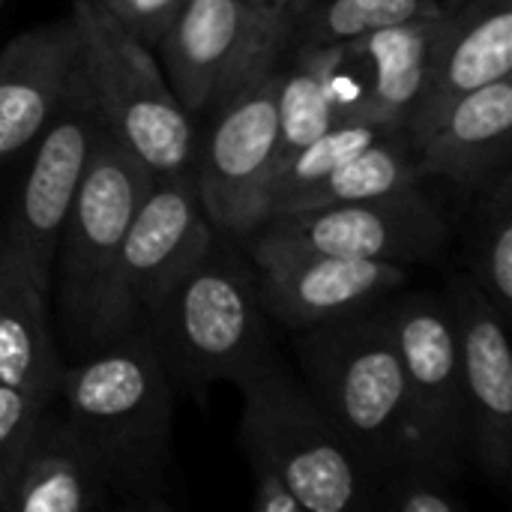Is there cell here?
Instances as JSON below:
<instances>
[{
    "mask_svg": "<svg viewBox=\"0 0 512 512\" xmlns=\"http://www.w3.org/2000/svg\"><path fill=\"white\" fill-rule=\"evenodd\" d=\"M54 402L93 453L114 507L171 510L174 387L144 330L66 363Z\"/></svg>",
    "mask_w": 512,
    "mask_h": 512,
    "instance_id": "obj_1",
    "label": "cell"
},
{
    "mask_svg": "<svg viewBox=\"0 0 512 512\" xmlns=\"http://www.w3.org/2000/svg\"><path fill=\"white\" fill-rule=\"evenodd\" d=\"M141 330L174 393L201 396L222 381L246 387L282 369L255 273L216 246L171 285Z\"/></svg>",
    "mask_w": 512,
    "mask_h": 512,
    "instance_id": "obj_2",
    "label": "cell"
},
{
    "mask_svg": "<svg viewBox=\"0 0 512 512\" xmlns=\"http://www.w3.org/2000/svg\"><path fill=\"white\" fill-rule=\"evenodd\" d=\"M156 177L102 126L63 222L48 303L57 312V345L72 363L114 342L117 264L129 219Z\"/></svg>",
    "mask_w": 512,
    "mask_h": 512,
    "instance_id": "obj_3",
    "label": "cell"
},
{
    "mask_svg": "<svg viewBox=\"0 0 512 512\" xmlns=\"http://www.w3.org/2000/svg\"><path fill=\"white\" fill-rule=\"evenodd\" d=\"M294 351L303 387L372 477L414 456L405 375L387 312L366 309L297 330Z\"/></svg>",
    "mask_w": 512,
    "mask_h": 512,
    "instance_id": "obj_4",
    "label": "cell"
},
{
    "mask_svg": "<svg viewBox=\"0 0 512 512\" xmlns=\"http://www.w3.org/2000/svg\"><path fill=\"white\" fill-rule=\"evenodd\" d=\"M84 84L105 129L153 174L192 171L195 120L174 96L156 51L129 33L102 0H72Z\"/></svg>",
    "mask_w": 512,
    "mask_h": 512,
    "instance_id": "obj_5",
    "label": "cell"
},
{
    "mask_svg": "<svg viewBox=\"0 0 512 512\" xmlns=\"http://www.w3.org/2000/svg\"><path fill=\"white\" fill-rule=\"evenodd\" d=\"M240 447L249 468L285 480L306 512L372 510L375 477L351 453L303 381L285 369L240 387Z\"/></svg>",
    "mask_w": 512,
    "mask_h": 512,
    "instance_id": "obj_6",
    "label": "cell"
},
{
    "mask_svg": "<svg viewBox=\"0 0 512 512\" xmlns=\"http://www.w3.org/2000/svg\"><path fill=\"white\" fill-rule=\"evenodd\" d=\"M276 63L246 75L222 93L195 126L192 174L213 231L252 237L270 216V189L279 171Z\"/></svg>",
    "mask_w": 512,
    "mask_h": 512,
    "instance_id": "obj_7",
    "label": "cell"
},
{
    "mask_svg": "<svg viewBox=\"0 0 512 512\" xmlns=\"http://www.w3.org/2000/svg\"><path fill=\"white\" fill-rule=\"evenodd\" d=\"M405 375L408 429L414 456L462 474L468 417L459 339L447 297L411 294L387 309Z\"/></svg>",
    "mask_w": 512,
    "mask_h": 512,
    "instance_id": "obj_8",
    "label": "cell"
},
{
    "mask_svg": "<svg viewBox=\"0 0 512 512\" xmlns=\"http://www.w3.org/2000/svg\"><path fill=\"white\" fill-rule=\"evenodd\" d=\"M213 249L195 174L156 177L141 195L117 264L114 342L138 333L156 303Z\"/></svg>",
    "mask_w": 512,
    "mask_h": 512,
    "instance_id": "obj_9",
    "label": "cell"
},
{
    "mask_svg": "<svg viewBox=\"0 0 512 512\" xmlns=\"http://www.w3.org/2000/svg\"><path fill=\"white\" fill-rule=\"evenodd\" d=\"M258 231L330 255L414 267L441 255L450 219L414 186L366 201L273 213Z\"/></svg>",
    "mask_w": 512,
    "mask_h": 512,
    "instance_id": "obj_10",
    "label": "cell"
},
{
    "mask_svg": "<svg viewBox=\"0 0 512 512\" xmlns=\"http://www.w3.org/2000/svg\"><path fill=\"white\" fill-rule=\"evenodd\" d=\"M249 255L261 303L288 330H309L372 309L408 282L411 267L363 261L252 234Z\"/></svg>",
    "mask_w": 512,
    "mask_h": 512,
    "instance_id": "obj_11",
    "label": "cell"
},
{
    "mask_svg": "<svg viewBox=\"0 0 512 512\" xmlns=\"http://www.w3.org/2000/svg\"><path fill=\"white\" fill-rule=\"evenodd\" d=\"M102 126L93 96L87 84H81L36 138L33 162L6 219L0 240L30 267L33 279L45 291L51 285V264L63 222L81 189L93 141Z\"/></svg>",
    "mask_w": 512,
    "mask_h": 512,
    "instance_id": "obj_12",
    "label": "cell"
},
{
    "mask_svg": "<svg viewBox=\"0 0 512 512\" xmlns=\"http://www.w3.org/2000/svg\"><path fill=\"white\" fill-rule=\"evenodd\" d=\"M447 303L459 339L468 453L489 480L507 486L512 477V354L507 318L465 276H450Z\"/></svg>",
    "mask_w": 512,
    "mask_h": 512,
    "instance_id": "obj_13",
    "label": "cell"
},
{
    "mask_svg": "<svg viewBox=\"0 0 512 512\" xmlns=\"http://www.w3.org/2000/svg\"><path fill=\"white\" fill-rule=\"evenodd\" d=\"M153 51L192 120L246 75L276 63L264 51L249 0H183Z\"/></svg>",
    "mask_w": 512,
    "mask_h": 512,
    "instance_id": "obj_14",
    "label": "cell"
},
{
    "mask_svg": "<svg viewBox=\"0 0 512 512\" xmlns=\"http://www.w3.org/2000/svg\"><path fill=\"white\" fill-rule=\"evenodd\" d=\"M405 132L426 177L477 189L510 168L512 81L423 102L405 120Z\"/></svg>",
    "mask_w": 512,
    "mask_h": 512,
    "instance_id": "obj_15",
    "label": "cell"
},
{
    "mask_svg": "<svg viewBox=\"0 0 512 512\" xmlns=\"http://www.w3.org/2000/svg\"><path fill=\"white\" fill-rule=\"evenodd\" d=\"M84 84L72 15L36 24L0 51V165L18 159Z\"/></svg>",
    "mask_w": 512,
    "mask_h": 512,
    "instance_id": "obj_16",
    "label": "cell"
},
{
    "mask_svg": "<svg viewBox=\"0 0 512 512\" xmlns=\"http://www.w3.org/2000/svg\"><path fill=\"white\" fill-rule=\"evenodd\" d=\"M111 507L114 501L93 453L66 423L57 402L45 405L12 477L6 512H102Z\"/></svg>",
    "mask_w": 512,
    "mask_h": 512,
    "instance_id": "obj_17",
    "label": "cell"
},
{
    "mask_svg": "<svg viewBox=\"0 0 512 512\" xmlns=\"http://www.w3.org/2000/svg\"><path fill=\"white\" fill-rule=\"evenodd\" d=\"M63 369L48 291L0 240V384L45 408L57 396Z\"/></svg>",
    "mask_w": 512,
    "mask_h": 512,
    "instance_id": "obj_18",
    "label": "cell"
},
{
    "mask_svg": "<svg viewBox=\"0 0 512 512\" xmlns=\"http://www.w3.org/2000/svg\"><path fill=\"white\" fill-rule=\"evenodd\" d=\"M512 72V0H462L432 27L429 84L420 99L468 93Z\"/></svg>",
    "mask_w": 512,
    "mask_h": 512,
    "instance_id": "obj_19",
    "label": "cell"
},
{
    "mask_svg": "<svg viewBox=\"0 0 512 512\" xmlns=\"http://www.w3.org/2000/svg\"><path fill=\"white\" fill-rule=\"evenodd\" d=\"M432 27L435 18L405 21L348 42L372 66L363 117L405 126L429 84Z\"/></svg>",
    "mask_w": 512,
    "mask_h": 512,
    "instance_id": "obj_20",
    "label": "cell"
},
{
    "mask_svg": "<svg viewBox=\"0 0 512 512\" xmlns=\"http://www.w3.org/2000/svg\"><path fill=\"white\" fill-rule=\"evenodd\" d=\"M342 57L345 45H294L276 60L279 168L330 123L342 120V96L336 81Z\"/></svg>",
    "mask_w": 512,
    "mask_h": 512,
    "instance_id": "obj_21",
    "label": "cell"
},
{
    "mask_svg": "<svg viewBox=\"0 0 512 512\" xmlns=\"http://www.w3.org/2000/svg\"><path fill=\"white\" fill-rule=\"evenodd\" d=\"M426 180L417 153L408 141L405 126L387 132L366 150L345 159L339 168H333L318 183L297 192L279 213L288 210H309V207H327V204H348V201H366L402 189H414Z\"/></svg>",
    "mask_w": 512,
    "mask_h": 512,
    "instance_id": "obj_22",
    "label": "cell"
},
{
    "mask_svg": "<svg viewBox=\"0 0 512 512\" xmlns=\"http://www.w3.org/2000/svg\"><path fill=\"white\" fill-rule=\"evenodd\" d=\"M468 213L465 276L510 321L512 315V174L498 171L477 189Z\"/></svg>",
    "mask_w": 512,
    "mask_h": 512,
    "instance_id": "obj_23",
    "label": "cell"
},
{
    "mask_svg": "<svg viewBox=\"0 0 512 512\" xmlns=\"http://www.w3.org/2000/svg\"><path fill=\"white\" fill-rule=\"evenodd\" d=\"M438 0H306L291 30L294 45H348L381 27L438 18Z\"/></svg>",
    "mask_w": 512,
    "mask_h": 512,
    "instance_id": "obj_24",
    "label": "cell"
},
{
    "mask_svg": "<svg viewBox=\"0 0 512 512\" xmlns=\"http://www.w3.org/2000/svg\"><path fill=\"white\" fill-rule=\"evenodd\" d=\"M393 129H399V126H390V123H381V120H369V117H342V120L330 123L315 141L300 147L276 171L273 189H270V216L279 213L297 192H303L306 186L318 183L333 168H339L345 159H351L354 153L366 150L369 144H375L378 138H384Z\"/></svg>",
    "mask_w": 512,
    "mask_h": 512,
    "instance_id": "obj_25",
    "label": "cell"
},
{
    "mask_svg": "<svg viewBox=\"0 0 512 512\" xmlns=\"http://www.w3.org/2000/svg\"><path fill=\"white\" fill-rule=\"evenodd\" d=\"M459 474L420 459L405 456L375 477L372 510L387 512H459L462 501L453 489Z\"/></svg>",
    "mask_w": 512,
    "mask_h": 512,
    "instance_id": "obj_26",
    "label": "cell"
},
{
    "mask_svg": "<svg viewBox=\"0 0 512 512\" xmlns=\"http://www.w3.org/2000/svg\"><path fill=\"white\" fill-rule=\"evenodd\" d=\"M39 411L42 405H36L30 396L0 384V512H6L9 486L21 465Z\"/></svg>",
    "mask_w": 512,
    "mask_h": 512,
    "instance_id": "obj_27",
    "label": "cell"
},
{
    "mask_svg": "<svg viewBox=\"0 0 512 512\" xmlns=\"http://www.w3.org/2000/svg\"><path fill=\"white\" fill-rule=\"evenodd\" d=\"M102 6L144 45L156 48V42L171 27L183 0H102Z\"/></svg>",
    "mask_w": 512,
    "mask_h": 512,
    "instance_id": "obj_28",
    "label": "cell"
},
{
    "mask_svg": "<svg viewBox=\"0 0 512 512\" xmlns=\"http://www.w3.org/2000/svg\"><path fill=\"white\" fill-rule=\"evenodd\" d=\"M249 6H252L264 51L270 54V60H279L282 51L288 48L291 30L306 0H249Z\"/></svg>",
    "mask_w": 512,
    "mask_h": 512,
    "instance_id": "obj_29",
    "label": "cell"
},
{
    "mask_svg": "<svg viewBox=\"0 0 512 512\" xmlns=\"http://www.w3.org/2000/svg\"><path fill=\"white\" fill-rule=\"evenodd\" d=\"M255 474V498L252 507L258 512H300V501L294 498V492L285 486V480L267 468H252Z\"/></svg>",
    "mask_w": 512,
    "mask_h": 512,
    "instance_id": "obj_30",
    "label": "cell"
},
{
    "mask_svg": "<svg viewBox=\"0 0 512 512\" xmlns=\"http://www.w3.org/2000/svg\"><path fill=\"white\" fill-rule=\"evenodd\" d=\"M438 3H441L444 9H450V6H456V3H462V0H438Z\"/></svg>",
    "mask_w": 512,
    "mask_h": 512,
    "instance_id": "obj_31",
    "label": "cell"
},
{
    "mask_svg": "<svg viewBox=\"0 0 512 512\" xmlns=\"http://www.w3.org/2000/svg\"><path fill=\"white\" fill-rule=\"evenodd\" d=\"M0 6H3V0H0Z\"/></svg>",
    "mask_w": 512,
    "mask_h": 512,
    "instance_id": "obj_32",
    "label": "cell"
}]
</instances>
